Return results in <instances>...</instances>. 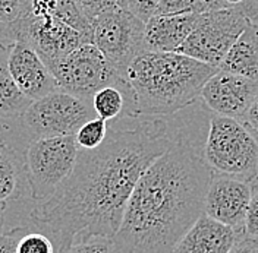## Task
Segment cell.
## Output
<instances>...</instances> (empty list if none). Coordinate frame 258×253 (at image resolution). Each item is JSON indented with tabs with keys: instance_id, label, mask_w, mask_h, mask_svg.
I'll return each instance as SVG.
<instances>
[{
	"instance_id": "obj_18",
	"label": "cell",
	"mask_w": 258,
	"mask_h": 253,
	"mask_svg": "<svg viewBox=\"0 0 258 253\" xmlns=\"http://www.w3.org/2000/svg\"><path fill=\"white\" fill-rule=\"evenodd\" d=\"M31 103L18 88L9 70V46L0 43V120H18Z\"/></svg>"
},
{
	"instance_id": "obj_28",
	"label": "cell",
	"mask_w": 258,
	"mask_h": 253,
	"mask_svg": "<svg viewBox=\"0 0 258 253\" xmlns=\"http://www.w3.org/2000/svg\"><path fill=\"white\" fill-rule=\"evenodd\" d=\"M77 3L91 22L97 16L110 12L119 6V0H77Z\"/></svg>"
},
{
	"instance_id": "obj_35",
	"label": "cell",
	"mask_w": 258,
	"mask_h": 253,
	"mask_svg": "<svg viewBox=\"0 0 258 253\" xmlns=\"http://www.w3.org/2000/svg\"><path fill=\"white\" fill-rule=\"evenodd\" d=\"M2 221H3V215H0V237H2V234H3V233H2Z\"/></svg>"
},
{
	"instance_id": "obj_25",
	"label": "cell",
	"mask_w": 258,
	"mask_h": 253,
	"mask_svg": "<svg viewBox=\"0 0 258 253\" xmlns=\"http://www.w3.org/2000/svg\"><path fill=\"white\" fill-rule=\"evenodd\" d=\"M160 2L161 0H119V8L126 9L147 24L156 15Z\"/></svg>"
},
{
	"instance_id": "obj_31",
	"label": "cell",
	"mask_w": 258,
	"mask_h": 253,
	"mask_svg": "<svg viewBox=\"0 0 258 253\" xmlns=\"http://www.w3.org/2000/svg\"><path fill=\"white\" fill-rule=\"evenodd\" d=\"M258 252V241L249 240L243 236L241 241L230 250L229 253H257Z\"/></svg>"
},
{
	"instance_id": "obj_26",
	"label": "cell",
	"mask_w": 258,
	"mask_h": 253,
	"mask_svg": "<svg viewBox=\"0 0 258 253\" xmlns=\"http://www.w3.org/2000/svg\"><path fill=\"white\" fill-rule=\"evenodd\" d=\"M185 14H200V6L197 0H161L156 12V15L161 16Z\"/></svg>"
},
{
	"instance_id": "obj_22",
	"label": "cell",
	"mask_w": 258,
	"mask_h": 253,
	"mask_svg": "<svg viewBox=\"0 0 258 253\" xmlns=\"http://www.w3.org/2000/svg\"><path fill=\"white\" fill-rule=\"evenodd\" d=\"M107 133H109V123L100 117H94L78 129V132L75 133V141L80 149L91 151L98 148L106 141Z\"/></svg>"
},
{
	"instance_id": "obj_7",
	"label": "cell",
	"mask_w": 258,
	"mask_h": 253,
	"mask_svg": "<svg viewBox=\"0 0 258 253\" xmlns=\"http://www.w3.org/2000/svg\"><path fill=\"white\" fill-rule=\"evenodd\" d=\"M94 117L97 114L91 100L57 90L32 101L18 120L34 139H38L75 136L78 129Z\"/></svg>"
},
{
	"instance_id": "obj_23",
	"label": "cell",
	"mask_w": 258,
	"mask_h": 253,
	"mask_svg": "<svg viewBox=\"0 0 258 253\" xmlns=\"http://www.w3.org/2000/svg\"><path fill=\"white\" fill-rule=\"evenodd\" d=\"M59 253H116V250H114L113 238L94 236V237L75 241L72 246Z\"/></svg>"
},
{
	"instance_id": "obj_32",
	"label": "cell",
	"mask_w": 258,
	"mask_h": 253,
	"mask_svg": "<svg viewBox=\"0 0 258 253\" xmlns=\"http://www.w3.org/2000/svg\"><path fill=\"white\" fill-rule=\"evenodd\" d=\"M223 2H226L229 6H238V5H241V3L246 2V0H223Z\"/></svg>"
},
{
	"instance_id": "obj_6",
	"label": "cell",
	"mask_w": 258,
	"mask_h": 253,
	"mask_svg": "<svg viewBox=\"0 0 258 253\" xmlns=\"http://www.w3.org/2000/svg\"><path fill=\"white\" fill-rule=\"evenodd\" d=\"M80 148L75 136L32 139L25 149L28 190L34 201L46 202L71 176Z\"/></svg>"
},
{
	"instance_id": "obj_29",
	"label": "cell",
	"mask_w": 258,
	"mask_h": 253,
	"mask_svg": "<svg viewBox=\"0 0 258 253\" xmlns=\"http://www.w3.org/2000/svg\"><path fill=\"white\" fill-rule=\"evenodd\" d=\"M22 231H24V225L15 227L3 233L0 237V253H16V241Z\"/></svg>"
},
{
	"instance_id": "obj_27",
	"label": "cell",
	"mask_w": 258,
	"mask_h": 253,
	"mask_svg": "<svg viewBox=\"0 0 258 253\" xmlns=\"http://www.w3.org/2000/svg\"><path fill=\"white\" fill-rule=\"evenodd\" d=\"M243 236L258 241V185H254L252 196L243 220Z\"/></svg>"
},
{
	"instance_id": "obj_17",
	"label": "cell",
	"mask_w": 258,
	"mask_h": 253,
	"mask_svg": "<svg viewBox=\"0 0 258 253\" xmlns=\"http://www.w3.org/2000/svg\"><path fill=\"white\" fill-rule=\"evenodd\" d=\"M219 70L258 80V25L252 22L219 64Z\"/></svg>"
},
{
	"instance_id": "obj_16",
	"label": "cell",
	"mask_w": 258,
	"mask_h": 253,
	"mask_svg": "<svg viewBox=\"0 0 258 253\" xmlns=\"http://www.w3.org/2000/svg\"><path fill=\"white\" fill-rule=\"evenodd\" d=\"M28 189L25 151L0 138V202H12L19 199Z\"/></svg>"
},
{
	"instance_id": "obj_2",
	"label": "cell",
	"mask_w": 258,
	"mask_h": 253,
	"mask_svg": "<svg viewBox=\"0 0 258 253\" xmlns=\"http://www.w3.org/2000/svg\"><path fill=\"white\" fill-rule=\"evenodd\" d=\"M211 176L203 152L182 135L173 136L131 195L113 237L116 253H172L204 212Z\"/></svg>"
},
{
	"instance_id": "obj_15",
	"label": "cell",
	"mask_w": 258,
	"mask_h": 253,
	"mask_svg": "<svg viewBox=\"0 0 258 253\" xmlns=\"http://www.w3.org/2000/svg\"><path fill=\"white\" fill-rule=\"evenodd\" d=\"M201 14L156 15L145 24V44L150 51L177 53L194 31Z\"/></svg>"
},
{
	"instance_id": "obj_9",
	"label": "cell",
	"mask_w": 258,
	"mask_h": 253,
	"mask_svg": "<svg viewBox=\"0 0 258 253\" xmlns=\"http://www.w3.org/2000/svg\"><path fill=\"white\" fill-rule=\"evenodd\" d=\"M2 40L30 46L48 67L66 54L88 44L80 32L54 16H34L25 9L15 24L2 35Z\"/></svg>"
},
{
	"instance_id": "obj_5",
	"label": "cell",
	"mask_w": 258,
	"mask_h": 253,
	"mask_svg": "<svg viewBox=\"0 0 258 253\" xmlns=\"http://www.w3.org/2000/svg\"><path fill=\"white\" fill-rule=\"evenodd\" d=\"M257 18V0H246L238 6L201 14L194 31L177 53L219 69L242 32Z\"/></svg>"
},
{
	"instance_id": "obj_37",
	"label": "cell",
	"mask_w": 258,
	"mask_h": 253,
	"mask_svg": "<svg viewBox=\"0 0 258 253\" xmlns=\"http://www.w3.org/2000/svg\"><path fill=\"white\" fill-rule=\"evenodd\" d=\"M257 253H258V252H257Z\"/></svg>"
},
{
	"instance_id": "obj_13",
	"label": "cell",
	"mask_w": 258,
	"mask_h": 253,
	"mask_svg": "<svg viewBox=\"0 0 258 253\" xmlns=\"http://www.w3.org/2000/svg\"><path fill=\"white\" fill-rule=\"evenodd\" d=\"M9 46V70L12 78L31 101L57 91V83L43 59L35 50L22 43H11Z\"/></svg>"
},
{
	"instance_id": "obj_21",
	"label": "cell",
	"mask_w": 258,
	"mask_h": 253,
	"mask_svg": "<svg viewBox=\"0 0 258 253\" xmlns=\"http://www.w3.org/2000/svg\"><path fill=\"white\" fill-rule=\"evenodd\" d=\"M16 253H59V249L46 231L24 225V231L16 241Z\"/></svg>"
},
{
	"instance_id": "obj_12",
	"label": "cell",
	"mask_w": 258,
	"mask_h": 253,
	"mask_svg": "<svg viewBox=\"0 0 258 253\" xmlns=\"http://www.w3.org/2000/svg\"><path fill=\"white\" fill-rule=\"evenodd\" d=\"M254 185L225 174H213L204 201V214L213 220L243 230V220Z\"/></svg>"
},
{
	"instance_id": "obj_10",
	"label": "cell",
	"mask_w": 258,
	"mask_h": 253,
	"mask_svg": "<svg viewBox=\"0 0 258 253\" xmlns=\"http://www.w3.org/2000/svg\"><path fill=\"white\" fill-rule=\"evenodd\" d=\"M93 44L125 75L129 64L147 51L145 22L117 6L93 21Z\"/></svg>"
},
{
	"instance_id": "obj_34",
	"label": "cell",
	"mask_w": 258,
	"mask_h": 253,
	"mask_svg": "<svg viewBox=\"0 0 258 253\" xmlns=\"http://www.w3.org/2000/svg\"><path fill=\"white\" fill-rule=\"evenodd\" d=\"M3 130H5V122H2V120H0V138H2Z\"/></svg>"
},
{
	"instance_id": "obj_33",
	"label": "cell",
	"mask_w": 258,
	"mask_h": 253,
	"mask_svg": "<svg viewBox=\"0 0 258 253\" xmlns=\"http://www.w3.org/2000/svg\"><path fill=\"white\" fill-rule=\"evenodd\" d=\"M5 209H6V204L5 202H0V215H3Z\"/></svg>"
},
{
	"instance_id": "obj_3",
	"label": "cell",
	"mask_w": 258,
	"mask_h": 253,
	"mask_svg": "<svg viewBox=\"0 0 258 253\" xmlns=\"http://www.w3.org/2000/svg\"><path fill=\"white\" fill-rule=\"evenodd\" d=\"M217 72V67L179 53L147 50L123 75L131 91L129 117H161L183 110Z\"/></svg>"
},
{
	"instance_id": "obj_24",
	"label": "cell",
	"mask_w": 258,
	"mask_h": 253,
	"mask_svg": "<svg viewBox=\"0 0 258 253\" xmlns=\"http://www.w3.org/2000/svg\"><path fill=\"white\" fill-rule=\"evenodd\" d=\"M27 0H0V38L25 11Z\"/></svg>"
},
{
	"instance_id": "obj_30",
	"label": "cell",
	"mask_w": 258,
	"mask_h": 253,
	"mask_svg": "<svg viewBox=\"0 0 258 253\" xmlns=\"http://www.w3.org/2000/svg\"><path fill=\"white\" fill-rule=\"evenodd\" d=\"M242 122H245L248 126L254 130V133L258 136V95L257 98L254 100V103L251 104V107H249L248 111L245 113Z\"/></svg>"
},
{
	"instance_id": "obj_19",
	"label": "cell",
	"mask_w": 258,
	"mask_h": 253,
	"mask_svg": "<svg viewBox=\"0 0 258 253\" xmlns=\"http://www.w3.org/2000/svg\"><path fill=\"white\" fill-rule=\"evenodd\" d=\"M91 103L97 117L106 120L107 123H112L119 119L128 117L131 109V91L128 85L104 87L94 94Z\"/></svg>"
},
{
	"instance_id": "obj_36",
	"label": "cell",
	"mask_w": 258,
	"mask_h": 253,
	"mask_svg": "<svg viewBox=\"0 0 258 253\" xmlns=\"http://www.w3.org/2000/svg\"><path fill=\"white\" fill-rule=\"evenodd\" d=\"M254 185H258V179H257V180H255V183H254Z\"/></svg>"
},
{
	"instance_id": "obj_1",
	"label": "cell",
	"mask_w": 258,
	"mask_h": 253,
	"mask_svg": "<svg viewBox=\"0 0 258 253\" xmlns=\"http://www.w3.org/2000/svg\"><path fill=\"white\" fill-rule=\"evenodd\" d=\"M172 141L167 122L157 116L112 122L106 141L91 151L80 149L71 176L32 209L30 220L59 252L94 236L113 238L138 180Z\"/></svg>"
},
{
	"instance_id": "obj_14",
	"label": "cell",
	"mask_w": 258,
	"mask_h": 253,
	"mask_svg": "<svg viewBox=\"0 0 258 253\" xmlns=\"http://www.w3.org/2000/svg\"><path fill=\"white\" fill-rule=\"evenodd\" d=\"M242 238L243 230L216 221L203 212L172 253H229Z\"/></svg>"
},
{
	"instance_id": "obj_8",
	"label": "cell",
	"mask_w": 258,
	"mask_h": 253,
	"mask_svg": "<svg viewBox=\"0 0 258 253\" xmlns=\"http://www.w3.org/2000/svg\"><path fill=\"white\" fill-rule=\"evenodd\" d=\"M48 69L60 91L87 100L104 87L126 85L123 75L94 44H82Z\"/></svg>"
},
{
	"instance_id": "obj_4",
	"label": "cell",
	"mask_w": 258,
	"mask_h": 253,
	"mask_svg": "<svg viewBox=\"0 0 258 253\" xmlns=\"http://www.w3.org/2000/svg\"><path fill=\"white\" fill-rule=\"evenodd\" d=\"M203 158L213 174H225L254 185L258 179V136L239 119L213 114Z\"/></svg>"
},
{
	"instance_id": "obj_11",
	"label": "cell",
	"mask_w": 258,
	"mask_h": 253,
	"mask_svg": "<svg viewBox=\"0 0 258 253\" xmlns=\"http://www.w3.org/2000/svg\"><path fill=\"white\" fill-rule=\"evenodd\" d=\"M258 95V80L219 70L203 87L200 97L214 114L242 120Z\"/></svg>"
},
{
	"instance_id": "obj_20",
	"label": "cell",
	"mask_w": 258,
	"mask_h": 253,
	"mask_svg": "<svg viewBox=\"0 0 258 253\" xmlns=\"http://www.w3.org/2000/svg\"><path fill=\"white\" fill-rule=\"evenodd\" d=\"M64 22L85 38L88 44H93V22L84 14L77 0H57V5L51 15Z\"/></svg>"
}]
</instances>
